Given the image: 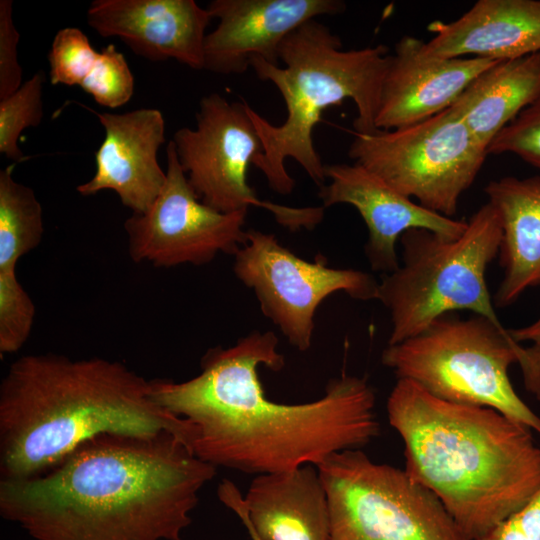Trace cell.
<instances>
[{
    "label": "cell",
    "mask_w": 540,
    "mask_h": 540,
    "mask_svg": "<svg viewBox=\"0 0 540 540\" xmlns=\"http://www.w3.org/2000/svg\"><path fill=\"white\" fill-rule=\"evenodd\" d=\"M259 366H285L272 331H253L230 347L208 350L200 373L189 380H150L151 396L189 423L194 455L255 476L317 466L379 435L376 396L366 378L342 374L322 397L284 404L265 395Z\"/></svg>",
    "instance_id": "1"
},
{
    "label": "cell",
    "mask_w": 540,
    "mask_h": 540,
    "mask_svg": "<svg viewBox=\"0 0 540 540\" xmlns=\"http://www.w3.org/2000/svg\"><path fill=\"white\" fill-rule=\"evenodd\" d=\"M217 467L171 432L102 434L49 471L0 480V514L35 540H181Z\"/></svg>",
    "instance_id": "2"
},
{
    "label": "cell",
    "mask_w": 540,
    "mask_h": 540,
    "mask_svg": "<svg viewBox=\"0 0 540 540\" xmlns=\"http://www.w3.org/2000/svg\"><path fill=\"white\" fill-rule=\"evenodd\" d=\"M171 432L189 424L158 405L151 382L118 361L47 353L15 360L0 384L1 479H26L102 434Z\"/></svg>",
    "instance_id": "3"
},
{
    "label": "cell",
    "mask_w": 540,
    "mask_h": 540,
    "mask_svg": "<svg viewBox=\"0 0 540 540\" xmlns=\"http://www.w3.org/2000/svg\"><path fill=\"white\" fill-rule=\"evenodd\" d=\"M389 424L404 444L405 472L431 491L469 540L524 506L540 487L531 430L484 406L440 399L397 379Z\"/></svg>",
    "instance_id": "4"
},
{
    "label": "cell",
    "mask_w": 540,
    "mask_h": 540,
    "mask_svg": "<svg viewBox=\"0 0 540 540\" xmlns=\"http://www.w3.org/2000/svg\"><path fill=\"white\" fill-rule=\"evenodd\" d=\"M341 48L340 38L313 19L282 42L279 58L284 67L260 57L251 59L257 76L277 87L287 108L285 122L275 126L246 104L263 145V153L252 164L279 194L288 195L295 187L285 168L287 158L296 160L316 185H324V164L312 134L327 108L351 99L357 109L355 132L378 131L375 119L390 60L388 49L382 44L356 50Z\"/></svg>",
    "instance_id": "5"
},
{
    "label": "cell",
    "mask_w": 540,
    "mask_h": 540,
    "mask_svg": "<svg viewBox=\"0 0 540 540\" xmlns=\"http://www.w3.org/2000/svg\"><path fill=\"white\" fill-rule=\"evenodd\" d=\"M501 238L500 217L489 202L471 216L456 239L425 229L406 231L400 238L402 263L384 274L378 286L377 300L391 316L388 345L419 334L435 319L457 310L502 325L485 279Z\"/></svg>",
    "instance_id": "6"
},
{
    "label": "cell",
    "mask_w": 540,
    "mask_h": 540,
    "mask_svg": "<svg viewBox=\"0 0 540 540\" xmlns=\"http://www.w3.org/2000/svg\"><path fill=\"white\" fill-rule=\"evenodd\" d=\"M520 347L503 325L449 313L388 345L381 362L397 379L413 381L440 399L493 408L540 434V417L516 393L508 374Z\"/></svg>",
    "instance_id": "7"
},
{
    "label": "cell",
    "mask_w": 540,
    "mask_h": 540,
    "mask_svg": "<svg viewBox=\"0 0 540 540\" xmlns=\"http://www.w3.org/2000/svg\"><path fill=\"white\" fill-rule=\"evenodd\" d=\"M325 488L331 540H469L440 500L404 469L362 449L316 466Z\"/></svg>",
    "instance_id": "8"
},
{
    "label": "cell",
    "mask_w": 540,
    "mask_h": 540,
    "mask_svg": "<svg viewBox=\"0 0 540 540\" xmlns=\"http://www.w3.org/2000/svg\"><path fill=\"white\" fill-rule=\"evenodd\" d=\"M348 154L401 194L450 218L488 156L449 108L407 127L355 132Z\"/></svg>",
    "instance_id": "9"
},
{
    "label": "cell",
    "mask_w": 540,
    "mask_h": 540,
    "mask_svg": "<svg viewBox=\"0 0 540 540\" xmlns=\"http://www.w3.org/2000/svg\"><path fill=\"white\" fill-rule=\"evenodd\" d=\"M246 102H229L218 93L201 99L196 128L178 129L173 136L177 159L197 197L223 213L263 208L283 227L314 229L324 207H290L261 200L248 184L250 164L263 145Z\"/></svg>",
    "instance_id": "10"
},
{
    "label": "cell",
    "mask_w": 540,
    "mask_h": 540,
    "mask_svg": "<svg viewBox=\"0 0 540 540\" xmlns=\"http://www.w3.org/2000/svg\"><path fill=\"white\" fill-rule=\"evenodd\" d=\"M233 256L235 276L254 291L264 316L302 352L311 347L315 312L328 296L343 291L356 300H377L379 283L372 275L331 268L322 256L304 260L273 234L248 229Z\"/></svg>",
    "instance_id": "11"
},
{
    "label": "cell",
    "mask_w": 540,
    "mask_h": 540,
    "mask_svg": "<svg viewBox=\"0 0 540 540\" xmlns=\"http://www.w3.org/2000/svg\"><path fill=\"white\" fill-rule=\"evenodd\" d=\"M166 156L160 194L146 212L133 213L124 223L131 259L168 268L203 265L221 252L234 255L246 242L248 210L223 213L207 206L188 183L172 140Z\"/></svg>",
    "instance_id": "12"
},
{
    "label": "cell",
    "mask_w": 540,
    "mask_h": 540,
    "mask_svg": "<svg viewBox=\"0 0 540 540\" xmlns=\"http://www.w3.org/2000/svg\"><path fill=\"white\" fill-rule=\"evenodd\" d=\"M324 175L330 182L318 193L323 207L349 204L357 209L368 229L365 255L374 271L388 274L399 267L396 242L408 230L425 229L456 239L467 227V221L413 202L358 163L324 165Z\"/></svg>",
    "instance_id": "13"
},
{
    "label": "cell",
    "mask_w": 540,
    "mask_h": 540,
    "mask_svg": "<svg viewBox=\"0 0 540 540\" xmlns=\"http://www.w3.org/2000/svg\"><path fill=\"white\" fill-rule=\"evenodd\" d=\"M344 9L340 0H213L207 10L218 25L206 35L203 69L242 74L253 57L279 65L280 46L290 33Z\"/></svg>",
    "instance_id": "14"
},
{
    "label": "cell",
    "mask_w": 540,
    "mask_h": 540,
    "mask_svg": "<svg viewBox=\"0 0 540 540\" xmlns=\"http://www.w3.org/2000/svg\"><path fill=\"white\" fill-rule=\"evenodd\" d=\"M497 61L434 56L425 50L421 40L403 36L390 55L376 128L407 127L448 109L481 72Z\"/></svg>",
    "instance_id": "15"
},
{
    "label": "cell",
    "mask_w": 540,
    "mask_h": 540,
    "mask_svg": "<svg viewBox=\"0 0 540 540\" xmlns=\"http://www.w3.org/2000/svg\"><path fill=\"white\" fill-rule=\"evenodd\" d=\"M212 17L194 0H94L87 22L102 37L120 38L150 61L170 58L204 67L205 30Z\"/></svg>",
    "instance_id": "16"
},
{
    "label": "cell",
    "mask_w": 540,
    "mask_h": 540,
    "mask_svg": "<svg viewBox=\"0 0 540 540\" xmlns=\"http://www.w3.org/2000/svg\"><path fill=\"white\" fill-rule=\"evenodd\" d=\"M92 112L104 127L105 137L95 153V174L77 186V192L91 196L112 190L134 214L146 212L167 179L158 162V150L165 142L162 113L155 108L122 114Z\"/></svg>",
    "instance_id": "17"
},
{
    "label": "cell",
    "mask_w": 540,
    "mask_h": 540,
    "mask_svg": "<svg viewBox=\"0 0 540 540\" xmlns=\"http://www.w3.org/2000/svg\"><path fill=\"white\" fill-rule=\"evenodd\" d=\"M217 496L263 540H331L327 494L314 465L255 476L245 496L223 479Z\"/></svg>",
    "instance_id": "18"
},
{
    "label": "cell",
    "mask_w": 540,
    "mask_h": 540,
    "mask_svg": "<svg viewBox=\"0 0 540 540\" xmlns=\"http://www.w3.org/2000/svg\"><path fill=\"white\" fill-rule=\"evenodd\" d=\"M434 56L510 60L540 52V0H479L451 22L428 26Z\"/></svg>",
    "instance_id": "19"
},
{
    "label": "cell",
    "mask_w": 540,
    "mask_h": 540,
    "mask_svg": "<svg viewBox=\"0 0 540 540\" xmlns=\"http://www.w3.org/2000/svg\"><path fill=\"white\" fill-rule=\"evenodd\" d=\"M484 190L502 227L498 255L503 278L493 301L502 308L540 286V176L503 177Z\"/></svg>",
    "instance_id": "20"
},
{
    "label": "cell",
    "mask_w": 540,
    "mask_h": 540,
    "mask_svg": "<svg viewBox=\"0 0 540 540\" xmlns=\"http://www.w3.org/2000/svg\"><path fill=\"white\" fill-rule=\"evenodd\" d=\"M540 95V52L497 61L481 72L449 110L488 148Z\"/></svg>",
    "instance_id": "21"
},
{
    "label": "cell",
    "mask_w": 540,
    "mask_h": 540,
    "mask_svg": "<svg viewBox=\"0 0 540 540\" xmlns=\"http://www.w3.org/2000/svg\"><path fill=\"white\" fill-rule=\"evenodd\" d=\"M13 168L0 171V272L15 270L44 233L42 206L33 189L14 179Z\"/></svg>",
    "instance_id": "22"
},
{
    "label": "cell",
    "mask_w": 540,
    "mask_h": 540,
    "mask_svg": "<svg viewBox=\"0 0 540 540\" xmlns=\"http://www.w3.org/2000/svg\"><path fill=\"white\" fill-rule=\"evenodd\" d=\"M44 81L45 76L38 71L14 93L0 100V153L15 162L25 158L17 144L21 133L42 121Z\"/></svg>",
    "instance_id": "23"
},
{
    "label": "cell",
    "mask_w": 540,
    "mask_h": 540,
    "mask_svg": "<svg viewBox=\"0 0 540 540\" xmlns=\"http://www.w3.org/2000/svg\"><path fill=\"white\" fill-rule=\"evenodd\" d=\"M35 305L16 277V270L0 272V353L17 352L27 341Z\"/></svg>",
    "instance_id": "24"
},
{
    "label": "cell",
    "mask_w": 540,
    "mask_h": 540,
    "mask_svg": "<svg viewBox=\"0 0 540 540\" xmlns=\"http://www.w3.org/2000/svg\"><path fill=\"white\" fill-rule=\"evenodd\" d=\"M80 87L96 103L117 108L126 104L134 93V77L124 55L113 44L98 54L96 62Z\"/></svg>",
    "instance_id": "25"
},
{
    "label": "cell",
    "mask_w": 540,
    "mask_h": 540,
    "mask_svg": "<svg viewBox=\"0 0 540 540\" xmlns=\"http://www.w3.org/2000/svg\"><path fill=\"white\" fill-rule=\"evenodd\" d=\"M98 54L80 29H60L52 41L48 56L51 84L80 86L96 62Z\"/></svg>",
    "instance_id": "26"
},
{
    "label": "cell",
    "mask_w": 540,
    "mask_h": 540,
    "mask_svg": "<svg viewBox=\"0 0 540 540\" xmlns=\"http://www.w3.org/2000/svg\"><path fill=\"white\" fill-rule=\"evenodd\" d=\"M487 152L514 154L540 170V95L496 135Z\"/></svg>",
    "instance_id": "27"
},
{
    "label": "cell",
    "mask_w": 540,
    "mask_h": 540,
    "mask_svg": "<svg viewBox=\"0 0 540 540\" xmlns=\"http://www.w3.org/2000/svg\"><path fill=\"white\" fill-rule=\"evenodd\" d=\"M19 40L20 34L13 20V1L0 0V100L23 84L17 57Z\"/></svg>",
    "instance_id": "28"
},
{
    "label": "cell",
    "mask_w": 540,
    "mask_h": 540,
    "mask_svg": "<svg viewBox=\"0 0 540 540\" xmlns=\"http://www.w3.org/2000/svg\"><path fill=\"white\" fill-rule=\"evenodd\" d=\"M476 540H540V487L518 511Z\"/></svg>",
    "instance_id": "29"
},
{
    "label": "cell",
    "mask_w": 540,
    "mask_h": 540,
    "mask_svg": "<svg viewBox=\"0 0 540 540\" xmlns=\"http://www.w3.org/2000/svg\"><path fill=\"white\" fill-rule=\"evenodd\" d=\"M508 331L515 342L530 343L527 347L521 345L517 363L526 390L540 400V318L528 326Z\"/></svg>",
    "instance_id": "30"
},
{
    "label": "cell",
    "mask_w": 540,
    "mask_h": 540,
    "mask_svg": "<svg viewBox=\"0 0 540 540\" xmlns=\"http://www.w3.org/2000/svg\"><path fill=\"white\" fill-rule=\"evenodd\" d=\"M241 520V522L243 523V525L245 526V528L247 529L250 537H251V540H263L255 531L254 529L252 528V526L250 525V523L248 522V520L246 519V517L242 514V513H235Z\"/></svg>",
    "instance_id": "31"
}]
</instances>
